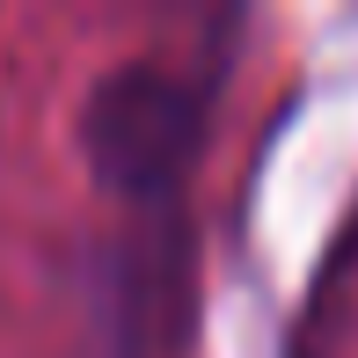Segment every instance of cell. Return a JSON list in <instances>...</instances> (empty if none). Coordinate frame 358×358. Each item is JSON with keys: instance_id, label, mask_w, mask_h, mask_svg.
I'll use <instances>...</instances> for the list:
<instances>
[{"instance_id": "obj_1", "label": "cell", "mask_w": 358, "mask_h": 358, "mask_svg": "<svg viewBox=\"0 0 358 358\" xmlns=\"http://www.w3.org/2000/svg\"><path fill=\"white\" fill-rule=\"evenodd\" d=\"M80 146L103 190L117 198H169L198 154V95L161 66H124L80 110Z\"/></svg>"}]
</instances>
